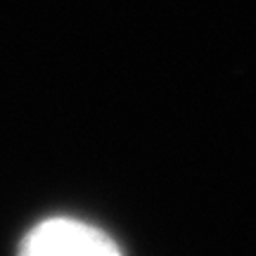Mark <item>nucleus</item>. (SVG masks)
Returning a JSON list of instances; mask_svg holds the SVG:
<instances>
[{
  "instance_id": "f257e3e1",
  "label": "nucleus",
  "mask_w": 256,
  "mask_h": 256,
  "mask_svg": "<svg viewBox=\"0 0 256 256\" xmlns=\"http://www.w3.org/2000/svg\"><path fill=\"white\" fill-rule=\"evenodd\" d=\"M24 256H116L119 244L90 223L48 218L26 232L19 249Z\"/></svg>"
}]
</instances>
